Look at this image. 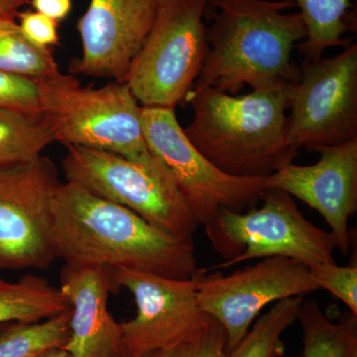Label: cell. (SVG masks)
<instances>
[{
	"label": "cell",
	"mask_w": 357,
	"mask_h": 357,
	"mask_svg": "<svg viewBox=\"0 0 357 357\" xmlns=\"http://www.w3.org/2000/svg\"><path fill=\"white\" fill-rule=\"evenodd\" d=\"M53 220L57 258L66 263L126 268L182 280L198 272L194 239L171 236L75 183H62L56 191Z\"/></svg>",
	"instance_id": "obj_1"
},
{
	"label": "cell",
	"mask_w": 357,
	"mask_h": 357,
	"mask_svg": "<svg viewBox=\"0 0 357 357\" xmlns=\"http://www.w3.org/2000/svg\"><path fill=\"white\" fill-rule=\"evenodd\" d=\"M291 7L289 0H208L213 13L208 51L189 95L296 83L300 69L292 53L307 31L300 13H288Z\"/></svg>",
	"instance_id": "obj_2"
},
{
	"label": "cell",
	"mask_w": 357,
	"mask_h": 357,
	"mask_svg": "<svg viewBox=\"0 0 357 357\" xmlns=\"http://www.w3.org/2000/svg\"><path fill=\"white\" fill-rule=\"evenodd\" d=\"M295 83L234 96L204 89L188 96L192 119L185 134L211 163L234 177L265 178L298 155L287 141Z\"/></svg>",
	"instance_id": "obj_3"
},
{
	"label": "cell",
	"mask_w": 357,
	"mask_h": 357,
	"mask_svg": "<svg viewBox=\"0 0 357 357\" xmlns=\"http://www.w3.org/2000/svg\"><path fill=\"white\" fill-rule=\"evenodd\" d=\"M66 147L62 169L67 182L132 211L171 236L194 239L199 220L172 176L153 154L133 160L91 148Z\"/></svg>",
	"instance_id": "obj_4"
},
{
	"label": "cell",
	"mask_w": 357,
	"mask_h": 357,
	"mask_svg": "<svg viewBox=\"0 0 357 357\" xmlns=\"http://www.w3.org/2000/svg\"><path fill=\"white\" fill-rule=\"evenodd\" d=\"M42 112L55 141L102 150L126 158L152 156L141 122V105L126 83L83 86L76 77L59 74L41 81Z\"/></svg>",
	"instance_id": "obj_5"
},
{
	"label": "cell",
	"mask_w": 357,
	"mask_h": 357,
	"mask_svg": "<svg viewBox=\"0 0 357 357\" xmlns=\"http://www.w3.org/2000/svg\"><path fill=\"white\" fill-rule=\"evenodd\" d=\"M261 202L243 211L223 208L204 227L211 248L225 259L210 270L277 256L307 267L335 262V236L307 220L292 196L269 189Z\"/></svg>",
	"instance_id": "obj_6"
},
{
	"label": "cell",
	"mask_w": 357,
	"mask_h": 357,
	"mask_svg": "<svg viewBox=\"0 0 357 357\" xmlns=\"http://www.w3.org/2000/svg\"><path fill=\"white\" fill-rule=\"evenodd\" d=\"M208 0H160L126 83L141 107L175 109L198 79L206 51Z\"/></svg>",
	"instance_id": "obj_7"
},
{
	"label": "cell",
	"mask_w": 357,
	"mask_h": 357,
	"mask_svg": "<svg viewBox=\"0 0 357 357\" xmlns=\"http://www.w3.org/2000/svg\"><path fill=\"white\" fill-rule=\"evenodd\" d=\"M150 152L166 167L199 225L213 222L223 208H255L268 190L266 177L239 178L222 172L192 144L175 109L141 107Z\"/></svg>",
	"instance_id": "obj_8"
},
{
	"label": "cell",
	"mask_w": 357,
	"mask_h": 357,
	"mask_svg": "<svg viewBox=\"0 0 357 357\" xmlns=\"http://www.w3.org/2000/svg\"><path fill=\"white\" fill-rule=\"evenodd\" d=\"M62 183L47 157L0 168V270H46L57 259L53 202Z\"/></svg>",
	"instance_id": "obj_9"
},
{
	"label": "cell",
	"mask_w": 357,
	"mask_h": 357,
	"mask_svg": "<svg viewBox=\"0 0 357 357\" xmlns=\"http://www.w3.org/2000/svg\"><path fill=\"white\" fill-rule=\"evenodd\" d=\"M195 280L202 311L225 330L227 354L268 305L319 290L307 265L279 256L263 258L227 275L220 270L199 269Z\"/></svg>",
	"instance_id": "obj_10"
},
{
	"label": "cell",
	"mask_w": 357,
	"mask_h": 357,
	"mask_svg": "<svg viewBox=\"0 0 357 357\" xmlns=\"http://www.w3.org/2000/svg\"><path fill=\"white\" fill-rule=\"evenodd\" d=\"M289 109L287 141L297 151L357 139V44L333 57L306 61Z\"/></svg>",
	"instance_id": "obj_11"
},
{
	"label": "cell",
	"mask_w": 357,
	"mask_h": 357,
	"mask_svg": "<svg viewBox=\"0 0 357 357\" xmlns=\"http://www.w3.org/2000/svg\"><path fill=\"white\" fill-rule=\"evenodd\" d=\"M109 272L112 291L128 289L136 305L135 317L121 323L123 357H142L192 340L213 319L199 306L195 276L182 280L126 268Z\"/></svg>",
	"instance_id": "obj_12"
},
{
	"label": "cell",
	"mask_w": 357,
	"mask_h": 357,
	"mask_svg": "<svg viewBox=\"0 0 357 357\" xmlns=\"http://www.w3.org/2000/svg\"><path fill=\"white\" fill-rule=\"evenodd\" d=\"M160 0H91L77 20L82 56L74 74L126 83L134 58L156 20Z\"/></svg>",
	"instance_id": "obj_13"
},
{
	"label": "cell",
	"mask_w": 357,
	"mask_h": 357,
	"mask_svg": "<svg viewBox=\"0 0 357 357\" xmlns=\"http://www.w3.org/2000/svg\"><path fill=\"white\" fill-rule=\"evenodd\" d=\"M312 165L289 163L266 177L268 189L280 190L318 211L330 227L337 249H351L349 218L357 211V139L316 148Z\"/></svg>",
	"instance_id": "obj_14"
},
{
	"label": "cell",
	"mask_w": 357,
	"mask_h": 357,
	"mask_svg": "<svg viewBox=\"0 0 357 357\" xmlns=\"http://www.w3.org/2000/svg\"><path fill=\"white\" fill-rule=\"evenodd\" d=\"M60 290L70 307L66 351L74 357L122 356L121 323L109 310L112 291L109 269L66 263Z\"/></svg>",
	"instance_id": "obj_15"
},
{
	"label": "cell",
	"mask_w": 357,
	"mask_h": 357,
	"mask_svg": "<svg viewBox=\"0 0 357 357\" xmlns=\"http://www.w3.org/2000/svg\"><path fill=\"white\" fill-rule=\"evenodd\" d=\"M60 288L36 275H24L20 281L0 279V325L35 323L70 310Z\"/></svg>",
	"instance_id": "obj_16"
},
{
	"label": "cell",
	"mask_w": 357,
	"mask_h": 357,
	"mask_svg": "<svg viewBox=\"0 0 357 357\" xmlns=\"http://www.w3.org/2000/svg\"><path fill=\"white\" fill-rule=\"evenodd\" d=\"M297 319L303 330V357H349L357 349V316L351 312L335 323L318 301L304 300Z\"/></svg>",
	"instance_id": "obj_17"
},
{
	"label": "cell",
	"mask_w": 357,
	"mask_h": 357,
	"mask_svg": "<svg viewBox=\"0 0 357 357\" xmlns=\"http://www.w3.org/2000/svg\"><path fill=\"white\" fill-rule=\"evenodd\" d=\"M55 136L43 112L0 109V168L42 156Z\"/></svg>",
	"instance_id": "obj_18"
},
{
	"label": "cell",
	"mask_w": 357,
	"mask_h": 357,
	"mask_svg": "<svg viewBox=\"0 0 357 357\" xmlns=\"http://www.w3.org/2000/svg\"><path fill=\"white\" fill-rule=\"evenodd\" d=\"M300 9L299 13L306 27V39L300 44V50L306 61L317 60L328 49L347 46L344 39L349 30L347 14L351 0H289Z\"/></svg>",
	"instance_id": "obj_19"
},
{
	"label": "cell",
	"mask_w": 357,
	"mask_h": 357,
	"mask_svg": "<svg viewBox=\"0 0 357 357\" xmlns=\"http://www.w3.org/2000/svg\"><path fill=\"white\" fill-rule=\"evenodd\" d=\"M70 309L35 323H9L0 332V357H37L63 347L70 335Z\"/></svg>",
	"instance_id": "obj_20"
},
{
	"label": "cell",
	"mask_w": 357,
	"mask_h": 357,
	"mask_svg": "<svg viewBox=\"0 0 357 357\" xmlns=\"http://www.w3.org/2000/svg\"><path fill=\"white\" fill-rule=\"evenodd\" d=\"M0 70L39 82L60 74L51 49L26 39L16 20L0 23Z\"/></svg>",
	"instance_id": "obj_21"
},
{
	"label": "cell",
	"mask_w": 357,
	"mask_h": 357,
	"mask_svg": "<svg viewBox=\"0 0 357 357\" xmlns=\"http://www.w3.org/2000/svg\"><path fill=\"white\" fill-rule=\"evenodd\" d=\"M305 297L288 298L275 303L249 328L243 340L230 352L229 357H283L285 345L282 342L283 333L295 323Z\"/></svg>",
	"instance_id": "obj_22"
},
{
	"label": "cell",
	"mask_w": 357,
	"mask_h": 357,
	"mask_svg": "<svg viewBox=\"0 0 357 357\" xmlns=\"http://www.w3.org/2000/svg\"><path fill=\"white\" fill-rule=\"evenodd\" d=\"M319 289L335 295L357 316V267L340 266L337 263H323L309 267Z\"/></svg>",
	"instance_id": "obj_23"
},
{
	"label": "cell",
	"mask_w": 357,
	"mask_h": 357,
	"mask_svg": "<svg viewBox=\"0 0 357 357\" xmlns=\"http://www.w3.org/2000/svg\"><path fill=\"white\" fill-rule=\"evenodd\" d=\"M0 109L42 112L41 82L0 70Z\"/></svg>",
	"instance_id": "obj_24"
},
{
	"label": "cell",
	"mask_w": 357,
	"mask_h": 357,
	"mask_svg": "<svg viewBox=\"0 0 357 357\" xmlns=\"http://www.w3.org/2000/svg\"><path fill=\"white\" fill-rule=\"evenodd\" d=\"M25 38L40 48L51 49L60 43L59 22L35 10L20 11L16 17Z\"/></svg>",
	"instance_id": "obj_25"
},
{
	"label": "cell",
	"mask_w": 357,
	"mask_h": 357,
	"mask_svg": "<svg viewBox=\"0 0 357 357\" xmlns=\"http://www.w3.org/2000/svg\"><path fill=\"white\" fill-rule=\"evenodd\" d=\"M191 357H229L227 352V335L215 319H211L192 342Z\"/></svg>",
	"instance_id": "obj_26"
},
{
	"label": "cell",
	"mask_w": 357,
	"mask_h": 357,
	"mask_svg": "<svg viewBox=\"0 0 357 357\" xmlns=\"http://www.w3.org/2000/svg\"><path fill=\"white\" fill-rule=\"evenodd\" d=\"M33 9L47 17L61 22L72 10V0H30Z\"/></svg>",
	"instance_id": "obj_27"
},
{
	"label": "cell",
	"mask_w": 357,
	"mask_h": 357,
	"mask_svg": "<svg viewBox=\"0 0 357 357\" xmlns=\"http://www.w3.org/2000/svg\"><path fill=\"white\" fill-rule=\"evenodd\" d=\"M30 3V0H0V23L14 20L23 6Z\"/></svg>",
	"instance_id": "obj_28"
},
{
	"label": "cell",
	"mask_w": 357,
	"mask_h": 357,
	"mask_svg": "<svg viewBox=\"0 0 357 357\" xmlns=\"http://www.w3.org/2000/svg\"><path fill=\"white\" fill-rule=\"evenodd\" d=\"M192 342H194V340L175 345V347H169V349L150 352V354L142 357H191Z\"/></svg>",
	"instance_id": "obj_29"
},
{
	"label": "cell",
	"mask_w": 357,
	"mask_h": 357,
	"mask_svg": "<svg viewBox=\"0 0 357 357\" xmlns=\"http://www.w3.org/2000/svg\"><path fill=\"white\" fill-rule=\"evenodd\" d=\"M37 357H74L69 351H66L64 347H55L43 352Z\"/></svg>",
	"instance_id": "obj_30"
},
{
	"label": "cell",
	"mask_w": 357,
	"mask_h": 357,
	"mask_svg": "<svg viewBox=\"0 0 357 357\" xmlns=\"http://www.w3.org/2000/svg\"><path fill=\"white\" fill-rule=\"evenodd\" d=\"M349 357H357V349H354V351L349 354Z\"/></svg>",
	"instance_id": "obj_31"
},
{
	"label": "cell",
	"mask_w": 357,
	"mask_h": 357,
	"mask_svg": "<svg viewBox=\"0 0 357 357\" xmlns=\"http://www.w3.org/2000/svg\"><path fill=\"white\" fill-rule=\"evenodd\" d=\"M121 357H123V356H121Z\"/></svg>",
	"instance_id": "obj_32"
},
{
	"label": "cell",
	"mask_w": 357,
	"mask_h": 357,
	"mask_svg": "<svg viewBox=\"0 0 357 357\" xmlns=\"http://www.w3.org/2000/svg\"><path fill=\"white\" fill-rule=\"evenodd\" d=\"M0 279H1V278H0Z\"/></svg>",
	"instance_id": "obj_33"
}]
</instances>
